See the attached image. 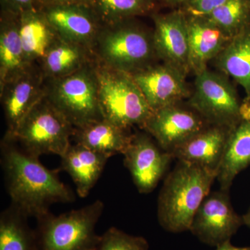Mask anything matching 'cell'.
Here are the masks:
<instances>
[{"label":"cell","instance_id":"obj_4","mask_svg":"<svg viewBox=\"0 0 250 250\" xmlns=\"http://www.w3.org/2000/svg\"><path fill=\"white\" fill-rule=\"evenodd\" d=\"M129 20L103 25L92 51L99 63L131 74L149 66L156 52L152 34Z\"/></svg>","mask_w":250,"mask_h":250},{"label":"cell","instance_id":"obj_21","mask_svg":"<svg viewBox=\"0 0 250 250\" xmlns=\"http://www.w3.org/2000/svg\"><path fill=\"white\" fill-rule=\"evenodd\" d=\"M132 136L129 129L103 118L75 128L72 139L75 143L110 158L118 154H124Z\"/></svg>","mask_w":250,"mask_h":250},{"label":"cell","instance_id":"obj_17","mask_svg":"<svg viewBox=\"0 0 250 250\" xmlns=\"http://www.w3.org/2000/svg\"><path fill=\"white\" fill-rule=\"evenodd\" d=\"M187 18L189 68L197 74L207 68V62L218 57L231 39L206 17Z\"/></svg>","mask_w":250,"mask_h":250},{"label":"cell","instance_id":"obj_10","mask_svg":"<svg viewBox=\"0 0 250 250\" xmlns=\"http://www.w3.org/2000/svg\"><path fill=\"white\" fill-rule=\"evenodd\" d=\"M125 167L140 193L153 191L174 159L164 150L150 136L144 133L133 134L124 153Z\"/></svg>","mask_w":250,"mask_h":250},{"label":"cell","instance_id":"obj_27","mask_svg":"<svg viewBox=\"0 0 250 250\" xmlns=\"http://www.w3.org/2000/svg\"><path fill=\"white\" fill-rule=\"evenodd\" d=\"M206 18L231 39L250 23V0H228Z\"/></svg>","mask_w":250,"mask_h":250},{"label":"cell","instance_id":"obj_32","mask_svg":"<svg viewBox=\"0 0 250 250\" xmlns=\"http://www.w3.org/2000/svg\"><path fill=\"white\" fill-rule=\"evenodd\" d=\"M215 250H250V247H236L231 244L230 240L224 242L222 244L216 247Z\"/></svg>","mask_w":250,"mask_h":250},{"label":"cell","instance_id":"obj_28","mask_svg":"<svg viewBox=\"0 0 250 250\" xmlns=\"http://www.w3.org/2000/svg\"><path fill=\"white\" fill-rule=\"evenodd\" d=\"M149 243L142 236H132L111 228L99 236L93 250H148Z\"/></svg>","mask_w":250,"mask_h":250},{"label":"cell","instance_id":"obj_3","mask_svg":"<svg viewBox=\"0 0 250 250\" xmlns=\"http://www.w3.org/2000/svg\"><path fill=\"white\" fill-rule=\"evenodd\" d=\"M103 118L125 129L144 127L152 108L131 74L95 63Z\"/></svg>","mask_w":250,"mask_h":250},{"label":"cell","instance_id":"obj_2","mask_svg":"<svg viewBox=\"0 0 250 250\" xmlns=\"http://www.w3.org/2000/svg\"><path fill=\"white\" fill-rule=\"evenodd\" d=\"M178 161L166 177L158 200L159 225L172 233L190 231L197 210L217 178L200 166Z\"/></svg>","mask_w":250,"mask_h":250},{"label":"cell","instance_id":"obj_8","mask_svg":"<svg viewBox=\"0 0 250 250\" xmlns=\"http://www.w3.org/2000/svg\"><path fill=\"white\" fill-rule=\"evenodd\" d=\"M190 105L209 125L233 128L241 121L234 88L226 78L207 68L197 74Z\"/></svg>","mask_w":250,"mask_h":250},{"label":"cell","instance_id":"obj_15","mask_svg":"<svg viewBox=\"0 0 250 250\" xmlns=\"http://www.w3.org/2000/svg\"><path fill=\"white\" fill-rule=\"evenodd\" d=\"M153 42L156 55L166 64L186 73L189 68L187 18L182 11L154 16Z\"/></svg>","mask_w":250,"mask_h":250},{"label":"cell","instance_id":"obj_13","mask_svg":"<svg viewBox=\"0 0 250 250\" xmlns=\"http://www.w3.org/2000/svg\"><path fill=\"white\" fill-rule=\"evenodd\" d=\"M41 9L61 39L92 51L104 24L88 4L60 5Z\"/></svg>","mask_w":250,"mask_h":250},{"label":"cell","instance_id":"obj_23","mask_svg":"<svg viewBox=\"0 0 250 250\" xmlns=\"http://www.w3.org/2000/svg\"><path fill=\"white\" fill-rule=\"evenodd\" d=\"M250 165V121L241 120L233 126L217 174L220 189L229 190L237 175Z\"/></svg>","mask_w":250,"mask_h":250},{"label":"cell","instance_id":"obj_22","mask_svg":"<svg viewBox=\"0 0 250 250\" xmlns=\"http://www.w3.org/2000/svg\"><path fill=\"white\" fill-rule=\"evenodd\" d=\"M90 49L57 38L39 63L45 80L67 76L95 61Z\"/></svg>","mask_w":250,"mask_h":250},{"label":"cell","instance_id":"obj_34","mask_svg":"<svg viewBox=\"0 0 250 250\" xmlns=\"http://www.w3.org/2000/svg\"><path fill=\"white\" fill-rule=\"evenodd\" d=\"M242 218H243V225H246L250 229V208L246 214L242 216Z\"/></svg>","mask_w":250,"mask_h":250},{"label":"cell","instance_id":"obj_26","mask_svg":"<svg viewBox=\"0 0 250 250\" xmlns=\"http://www.w3.org/2000/svg\"><path fill=\"white\" fill-rule=\"evenodd\" d=\"M87 4L104 25L146 14L154 6L153 0H88Z\"/></svg>","mask_w":250,"mask_h":250},{"label":"cell","instance_id":"obj_9","mask_svg":"<svg viewBox=\"0 0 250 250\" xmlns=\"http://www.w3.org/2000/svg\"><path fill=\"white\" fill-rule=\"evenodd\" d=\"M243 225V218L235 211L229 191L210 192L197 210L190 231L205 244L217 247L231 240Z\"/></svg>","mask_w":250,"mask_h":250},{"label":"cell","instance_id":"obj_24","mask_svg":"<svg viewBox=\"0 0 250 250\" xmlns=\"http://www.w3.org/2000/svg\"><path fill=\"white\" fill-rule=\"evenodd\" d=\"M217 57L219 67L243 87L250 102V23L229 41Z\"/></svg>","mask_w":250,"mask_h":250},{"label":"cell","instance_id":"obj_36","mask_svg":"<svg viewBox=\"0 0 250 250\" xmlns=\"http://www.w3.org/2000/svg\"></svg>","mask_w":250,"mask_h":250},{"label":"cell","instance_id":"obj_20","mask_svg":"<svg viewBox=\"0 0 250 250\" xmlns=\"http://www.w3.org/2000/svg\"><path fill=\"white\" fill-rule=\"evenodd\" d=\"M23 51L18 16L1 12L0 22V88L31 66Z\"/></svg>","mask_w":250,"mask_h":250},{"label":"cell","instance_id":"obj_29","mask_svg":"<svg viewBox=\"0 0 250 250\" xmlns=\"http://www.w3.org/2000/svg\"><path fill=\"white\" fill-rule=\"evenodd\" d=\"M228 0H187L184 3V14L195 17H206Z\"/></svg>","mask_w":250,"mask_h":250},{"label":"cell","instance_id":"obj_12","mask_svg":"<svg viewBox=\"0 0 250 250\" xmlns=\"http://www.w3.org/2000/svg\"><path fill=\"white\" fill-rule=\"evenodd\" d=\"M45 95V79L40 67L31 66L27 71L0 88L1 104L7 130L4 138L14 136L28 113Z\"/></svg>","mask_w":250,"mask_h":250},{"label":"cell","instance_id":"obj_14","mask_svg":"<svg viewBox=\"0 0 250 250\" xmlns=\"http://www.w3.org/2000/svg\"><path fill=\"white\" fill-rule=\"evenodd\" d=\"M131 75L153 111L177 104L187 95L185 73L167 64L149 65Z\"/></svg>","mask_w":250,"mask_h":250},{"label":"cell","instance_id":"obj_25","mask_svg":"<svg viewBox=\"0 0 250 250\" xmlns=\"http://www.w3.org/2000/svg\"><path fill=\"white\" fill-rule=\"evenodd\" d=\"M28 216L13 204L0 215V250H37L35 230Z\"/></svg>","mask_w":250,"mask_h":250},{"label":"cell","instance_id":"obj_16","mask_svg":"<svg viewBox=\"0 0 250 250\" xmlns=\"http://www.w3.org/2000/svg\"><path fill=\"white\" fill-rule=\"evenodd\" d=\"M232 128L209 125L200 133L177 147L174 159L190 163L218 174Z\"/></svg>","mask_w":250,"mask_h":250},{"label":"cell","instance_id":"obj_31","mask_svg":"<svg viewBox=\"0 0 250 250\" xmlns=\"http://www.w3.org/2000/svg\"><path fill=\"white\" fill-rule=\"evenodd\" d=\"M88 0H39V8L67 4H87Z\"/></svg>","mask_w":250,"mask_h":250},{"label":"cell","instance_id":"obj_5","mask_svg":"<svg viewBox=\"0 0 250 250\" xmlns=\"http://www.w3.org/2000/svg\"><path fill=\"white\" fill-rule=\"evenodd\" d=\"M104 205L96 200L79 209L36 218L37 250H93L98 241L95 226Z\"/></svg>","mask_w":250,"mask_h":250},{"label":"cell","instance_id":"obj_1","mask_svg":"<svg viewBox=\"0 0 250 250\" xmlns=\"http://www.w3.org/2000/svg\"><path fill=\"white\" fill-rule=\"evenodd\" d=\"M14 141L3 139L1 161L11 204L29 217L38 218L49 212L54 203L75 201L70 189L60 180L58 171L42 165Z\"/></svg>","mask_w":250,"mask_h":250},{"label":"cell","instance_id":"obj_35","mask_svg":"<svg viewBox=\"0 0 250 250\" xmlns=\"http://www.w3.org/2000/svg\"><path fill=\"white\" fill-rule=\"evenodd\" d=\"M167 2L170 3L171 4L178 5L183 4L187 0H166Z\"/></svg>","mask_w":250,"mask_h":250},{"label":"cell","instance_id":"obj_30","mask_svg":"<svg viewBox=\"0 0 250 250\" xmlns=\"http://www.w3.org/2000/svg\"><path fill=\"white\" fill-rule=\"evenodd\" d=\"M1 12L19 16L39 8V0H1Z\"/></svg>","mask_w":250,"mask_h":250},{"label":"cell","instance_id":"obj_19","mask_svg":"<svg viewBox=\"0 0 250 250\" xmlns=\"http://www.w3.org/2000/svg\"><path fill=\"white\" fill-rule=\"evenodd\" d=\"M19 34L24 55L31 65H39L58 36L40 8L18 16Z\"/></svg>","mask_w":250,"mask_h":250},{"label":"cell","instance_id":"obj_11","mask_svg":"<svg viewBox=\"0 0 250 250\" xmlns=\"http://www.w3.org/2000/svg\"><path fill=\"white\" fill-rule=\"evenodd\" d=\"M208 125L196 111L174 104L153 111L143 129L164 150L172 154Z\"/></svg>","mask_w":250,"mask_h":250},{"label":"cell","instance_id":"obj_7","mask_svg":"<svg viewBox=\"0 0 250 250\" xmlns=\"http://www.w3.org/2000/svg\"><path fill=\"white\" fill-rule=\"evenodd\" d=\"M75 128L49 100L44 98L23 119L9 139L28 154L39 157L53 154L62 157L71 143Z\"/></svg>","mask_w":250,"mask_h":250},{"label":"cell","instance_id":"obj_6","mask_svg":"<svg viewBox=\"0 0 250 250\" xmlns=\"http://www.w3.org/2000/svg\"><path fill=\"white\" fill-rule=\"evenodd\" d=\"M96 60L77 71L45 80V97L74 128L103 119L99 103Z\"/></svg>","mask_w":250,"mask_h":250},{"label":"cell","instance_id":"obj_18","mask_svg":"<svg viewBox=\"0 0 250 250\" xmlns=\"http://www.w3.org/2000/svg\"><path fill=\"white\" fill-rule=\"evenodd\" d=\"M109 158L75 143L62 157L61 170L71 177L79 196L85 197L103 173Z\"/></svg>","mask_w":250,"mask_h":250},{"label":"cell","instance_id":"obj_33","mask_svg":"<svg viewBox=\"0 0 250 250\" xmlns=\"http://www.w3.org/2000/svg\"><path fill=\"white\" fill-rule=\"evenodd\" d=\"M240 116H241V120H246V121H250V102H245L244 103L241 104L240 106Z\"/></svg>","mask_w":250,"mask_h":250}]
</instances>
